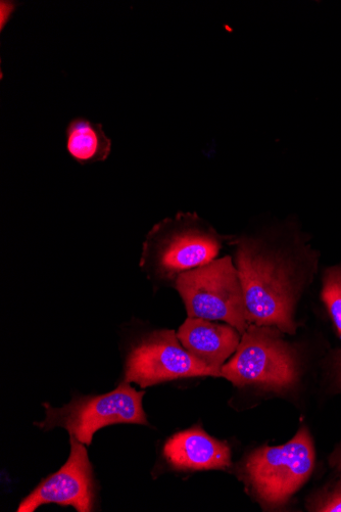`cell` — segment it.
<instances>
[{
    "label": "cell",
    "instance_id": "obj_11",
    "mask_svg": "<svg viewBox=\"0 0 341 512\" xmlns=\"http://www.w3.org/2000/svg\"><path fill=\"white\" fill-rule=\"evenodd\" d=\"M67 150L79 164L105 162L112 151V141L102 124L84 118L72 120L66 130Z\"/></svg>",
    "mask_w": 341,
    "mask_h": 512
},
{
    "label": "cell",
    "instance_id": "obj_7",
    "mask_svg": "<svg viewBox=\"0 0 341 512\" xmlns=\"http://www.w3.org/2000/svg\"><path fill=\"white\" fill-rule=\"evenodd\" d=\"M222 378L221 371L190 354L173 330L150 333L128 353L124 382L149 388L189 378Z\"/></svg>",
    "mask_w": 341,
    "mask_h": 512
},
{
    "label": "cell",
    "instance_id": "obj_16",
    "mask_svg": "<svg viewBox=\"0 0 341 512\" xmlns=\"http://www.w3.org/2000/svg\"><path fill=\"white\" fill-rule=\"evenodd\" d=\"M339 464H340V468H341V459H340V461H339Z\"/></svg>",
    "mask_w": 341,
    "mask_h": 512
},
{
    "label": "cell",
    "instance_id": "obj_8",
    "mask_svg": "<svg viewBox=\"0 0 341 512\" xmlns=\"http://www.w3.org/2000/svg\"><path fill=\"white\" fill-rule=\"evenodd\" d=\"M71 453L64 467L43 480L25 499L18 512H33L44 504L72 506L79 512L94 508L95 484L84 444L71 436Z\"/></svg>",
    "mask_w": 341,
    "mask_h": 512
},
{
    "label": "cell",
    "instance_id": "obj_3",
    "mask_svg": "<svg viewBox=\"0 0 341 512\" xmlns=\"http://www.w3.org/2000/svg\"><path fill=\"white\" fill-rule=\"evenodd\" d=\"M284 336L277 328L251 324L232 358L221 368L222 378L237 388L283 392L294 387L300 378V355Z\"/></svg>",
    "mask_w": 341,
    "mask_h": 512
},
{
    "label": "cell",
    "instance_id": "obj_9",
    "mask_svg": "<svg viewBox=\"0 0 341 512\" xmlns=\"http://www.w3.org/2000/svg\"><path fill=\"white\" fill-rule=\"evenodd\" d=\"M164 456L178 471L225 470L231 465L228 444L197 427L172 436L164 446Z\"/></svg>",
    "mask_w": 341,
    "mask_h": 512
},
{
    "label": "cell",
    "instance_id": "obj_4",
    "mask_svg": "<svg viewBox=\"0 0 341 512\" xmlns=\"http://www.w3.org/2000/svg\"><path fill=\"white\" fill-rule=\"evenodd\" d=\"M188 317L223 321L241 336L251 323L245 293L232 256H224L181 274L174 285Z\"/></svg>",
    "mask_w": 341,
    "mask_h": 512
},
{
    "label": "cell",
    "instance_id": "obj_2",
    "mask_svg": "<svg viewBox=\"0 0 341 512\" xmlns=\"http://www.w3.org/2000/svg\"><path fill=\"white\" fill-rule=\"evenodd\" d=\"M233 236H222L197 213L180 212L157 223L145 237L140 268L154 281L177 278L215 259Z\"/></svg>",
    "mask_w": 341,
    "mask_h": 512
},
{
    "label": "cell",
    "instance_id": "obj_10",
    "mask_svg": "<svg viewBox=\"0 0 341 512\" xmlns=\"http://www.w3.org/2000/svg\"><path fill=\"white\" fill-rule=\"evenodd\" d=\"M177 336L190 354L219 371L241 341V334L227 323L191 317L183 322Z\"/></svg>",
    "mask_w": 341,
    "mask_h": 512
},
{
    "label": "cell",
    "instance_id": "obj_12",
    "mask_svg": "<svg viewBox=\"0 0 341 512\" xmlns=\"http://www.w3.org/2000/svg\"><path fill=\"white\" fill-rule=\"evenodd\" d=\"M321 297L341 340V263L324 271Z\"/></svg>",
    "mask_w": 341,
    "mask_h": 512
},
{
    "label": "cell",
    "instance_id": "obj_13",
    "mask_svg": "<svg viewBox=\"0 0 341 512\" xmlns=\"http://www.w3.org/2000/svg\"><path fill=\"white\" fill-rule=\"evenodd\" d=\"M312 511L341 512V483L316 497L310 505Z\"/></svg>",
    "mask_w": 341,
    "mask_h": 512
},
{
    "label": "cell",
    "instance_id": "obj_6",
    "mask_svg": "<svg viewBox=\"0 0 341 512\" xmlns=\"http://www.w3.org/2000/svg\"><path fill=\"white\" fill-rule=\"evenodd\" d=\"M144 392H138L129 383L114 391L97 396L77 397L61 408L44 403L45 420L35 423L43 431L64 428L70 436L89 446L101 429L119 424L148 426L142 406Z\"/></svg>",
    "mask_w": 341,
    "mask_h": 512
},
{
    "label": "cell",
    "instance_id": "obj_1",
    "mask_svg": "<svg viewBox=\"0 0 341 512\" xmlns=\"http://www.w3.org/2000/svg\"><path fill=\"white\" fill-rule=\"evenodd\" d=\"M251 324L295 336L298 303L318 269L319 255L292 221L263 225L229 243Z\"/></svg>",
    "mask_w": 341,
    "mask_h": 512
},
{
    "label": "cell",
    "instance_id": "obj_14",
    "mask_svg": "<svg viewBox=\"0 0 341 512\" xmlns=\"http://www.w3.org/2000/svg\"><path fill=\"white\" fill-rule=\"evenodd\" d=\"M16 4L17 3L2 2V30H4L6 23L9 22L12 14L15 12L17 7Z\"/></svg>",
    "mask_w": 341,
    "mask_h": 512
},
{
    "label": "cell",
    "instance_id": "obj_15",
    "mask_svg": "<svg viewBox=\"0 0 341 512\" xmlns=\"http://www.w3.org/2000/svg\"><path fill=\"white\" fill-rule=\"evenodd\" d=\"M334 369L338 387L341 389V350L334 354Z\"/></svg>",
    "mask_w": 341,
    "mask_h": 512
},
{
    "label": "cell",
    "instance_id": "obj_5",
    "mask_svg": "<svg viewBox=\"0 0 341 512\" xmlns=\"http://www.w3.org/2000/svg\"><path fill=\"white\" fill-rule=\"evenodd\" d=\"M315 448L303 427L294 439L277 447H262L247 459L245 474L262 503L280 506L294 496L315 469Z\"/></svg>",
    "mask_w": 341,
    "mask_h": 512
}]
</instances>
